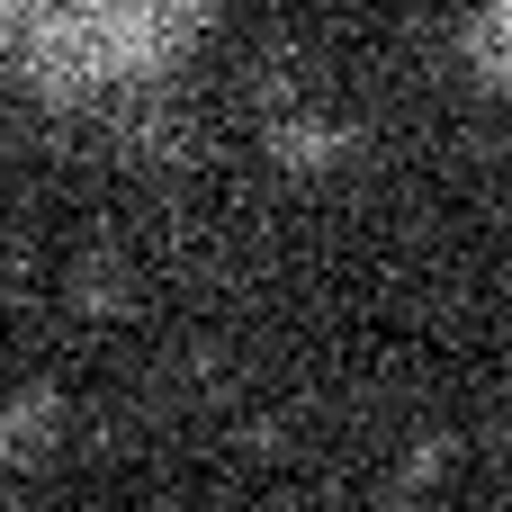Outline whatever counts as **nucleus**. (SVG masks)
Instances as JSON below:
<instances>
[{
    "mask_svg": "<svg viewBox=\"0 0 512 512\" xmlns=\"http://www.w3.org/2000/svg\"><path fill=\"white\" fill-rule=\"evenodd\" d=\"M207 0H0V45L45 81V90H135L162 81Z\"/></svg>",
    "mask_w": 512,
    "mask_h": 512,
    "instance_id": "f257e3e1",
    "label": "nucleus"
},
{
    "mask_svg": "<svg viewBox=\"0 0 512 512\" xmlns=\"http://www.w3.org/2000/svg\"><path fill=\"white\" fill-rule=\"evenodd\" d=\"M468 63H477L495 90H512V0H477V9H468Z\"/></svg>",
    "mask_w": 512,
    "mask_h": 512,
    "instance_id": "f03ea898",
    "label": "nucleus"
}]
</instances>
